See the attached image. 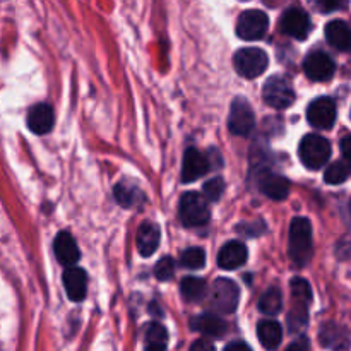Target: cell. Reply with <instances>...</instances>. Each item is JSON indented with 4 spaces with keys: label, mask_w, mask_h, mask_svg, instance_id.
<instances>
[{
    "label": "cell",
    "mask_w": 351,
    "mask_h": 351,
    "mask_svg": "<svg viewBox=\"0 0 351 351\" xmlns=\"http://www.w3.org/2000/svg\"><path fill=\"white\" fill-rule=\"evenodd\" d=\"M290 257L297 266H304L312 256V223L307 218H293L290 225Z\"/></svg>",
    "instance_id": "cell-1"
},
{
    "label": "cell",
    "mask_w": 351,
    "mask_h": 351,
    "mask_svg": "<svg viewBox=\"0 0 351 351\" xmlns=\"http://www.w3.org/2000/svg\"><path fill=\"white\" fill-rule=\"evenodd\" d=\"M240 300V290L232 280L226 278H219L213 283L211 290H209V307L216 312V314L228 315L233 314L239 307Z\"/></svg>",
    "instance_id": "cell-2"
},
{
    "label": "cell",
    "mask_w": 351,
    "mask_h": 351,
    "mask_svg": "<svg viewBox=\"0 0 351 351\" xmlns=\"http://www.w3.org/2000/svg\"><path fill=\"white\" fill-rule=\"evenodd\" d=\"M300 160L308 170H319L331 158V144L326 137L308 134L300 143Z\"/></svg>",
    "instance_id": "cell-3"
},
{
    "label": "cell",
    "mask_w": 351,
    "mask_h": 351,
    "mask_svg": "<svg viewBox=\"0 0 351 351\" xmlns=\"http://www.w3.org/2000/svg\"><path fill=\"white\" fill-rule=\"evenodd\" d=\"M180 219L185 226H191V228H199V226H204L209 221V204L208 199L204 195L197 194V192H187V194L182 195L180 208Z\"/></svg>",
    "instance_id": "cell-4"
},
{
    "label": "cell",
    "mask_w": 351,
    "mask_h": 351,
    "mask_svg": "<svg viewBox=\"0 0 351 351\" xmlns=\"http://www.w3.org/2000/svg\"><path fill=\"white\" fill-rule=\"evenodd\" d=\"M264 101L276 110H285L293 105L295 89L293 84L285 75H273L266 81L263 89Z\"/></svg>",
    "instance_id": "cell-5"
},
{
    "label": "cell",
    "mask_w": 351,
    "mask_h": 351,
    "mask_svg": "<svg viewBox=\"0 0 351 351\" xmlns=\"http://www.w3.org/2000/svg\"><path fill=\"white\" fill-rule=\"evenodd\" d=\"M237 72L247 79H256L267 69L269 58L267 53L261 48H242L235 53L233 58Z\"/></svg>",
    "instance_id": "cell-6"
},
{
    "label": "cell",
    "mask_w": 351,
    "mask_h": 351,
    "mask_svg": "<svg viewBox=\"0 0 351 351\" xmlns=\"http://www.w3.org/2000/svg\"><path fill=\"white\" fill-rule=\"evenodd\" d=\"M267 27H269V19L263 10L257 9L245 10L237 21V34L247 41L261 40L267 33Z\"/></svg>",
    "instance_id": "cell-7"
},
{
    "label": "cell",
    "mask_w": 351,
    "mask_h": 351,
    "mask_svg": "<svg viewBox=\"0 0 351 351\" xmlns=\"http://www.w3.org/2000/svg\"><path fill=\"white\" fill-rule=\"evenodd\" d=\"M228 127L235 136L240 137H247L256 127V117H254L252 106L245 98L233 99L228 117Z\"/></svg>",
    "instance_id": "cell-8"
},
{
    "label": "cell",
    "mask_w": 351,
    "mask_h": 351,
    "mask_svg": "<svg viewBox=\"0 0 351 351\" xmlns=\"http://www.w3.org/2000/svg\"><path fill=\"white\" fill-rule=\"evenodd\" d=\"M307 120L315 129H331L336 120V103L335 99L322 96L312 101L307 110Z\"/></svg>",
    "instance_id": "cell-9"
},
{
    "label": "cell",
    "mask_w": 351,
    "mask_h": 351,
    "mask_svg": "<svg viewBox=\"0 0 351 351\" xmlns=\"http://www.w3.org/2000/svg\"><path fill=\"white\" fill-rule=\"evenodd\" d=\"M280 27L285 34L295 38V40H305L312 29L311 17L305 10L293 7V9H288L281 16Z\"/></svg>",
    "instance_id": "cell-10"
},
{
    "label": "cell",
    "mask_w": 351,
    "mask_h": 351,
    "mask_svg": "<svg viewBox=\"0 0 351 351\" xmlns=\"http://www.w3.org/2000/svg\"><path fill=\"white\" fill-rule=\"evenodd\" d=\"M304 71L308 79L317 82L329 81L335 75V60L324 51H311L304 60Z\"/></svg>",
    "instance_id": "cell-11"
},
{
    "label": "cell",
    "mask_w": 351,
    "mask_h": 351,
    "mask_svg": "<svg viewBox=\"0 0 351 351\" xmlns=\"http://www.w3.org/2000/svg\"><path fill=\"white\" fill-rule=\"evenodd\" d=\"M209 170V158L204 156L202 153H199L194 147H189L184 154V165H182V182L189 184V182H194L197 178H201L202 175L208 173Z\"/></svg>",
    "instance_id": "cell-12"
},
{
    "label": "cell",
    "mask_w": 351,
    "mask_h": 351,
    "mask_svg": "<svg viewBox=\"0 0 351 351\" xmlns=\"http://www.w3.org/2000/svg\"><path fill=\"white\" fill-rule=\"evenodd\" d=\"M65 293L74 302H81L88 293V274L81 267H67L64 273Z\"/></svg>",
    "instance_id": "cell-13"
},
{
    "label": "cell",
    "mask_w": 351,
    "mask_h": 351,
    "mask_svg": "<svg viewBox=\"0 0 351 351\" xmlns=\"http://www.w3.org/2000/svg\"><path fill=\"white\" fill-rule=\"evenodd\" d=\"M53 110L47 103L34 105L27 113V127H29L31 132L38 134V136L50 132L51 127H53Z\"/></svg>",
    "instance_id": "cell-14"
},
{
    "label": "cell",
    "mask_w": 351,
    "mask_h": 351,
    "mask_svg": "<svg viewBox=\"0 0 351 351\" xmlns=\"http://www.w3.org/2000/svg\"><path fill=\"white\" fill-rule=\"evenodd\" d=\"M247 256H249V252L242 242H226L218 254V264L221 269L232 271L243 266Z\"/></svg>",
    "instance_id": "cell-15"
},
{
    "label": "cell",
    "mask_w": 351,
    "mask_h": 351,
    "mask_svg": "<svg viewBox=\"0 0 351 351\" xmlns=\"http://www.w3.org/2000/svg\"><path fill=\"white\" fill-rule=\"evenodd\" d=\"M160 239L161 233L158 225L154 223H144V225L139 226L137 230V237H136V243H137V250L143 257H149L153 256L154 252L158 250V245H160Z\"/></svg>",
    "instance_id": "cell-16"
},
{
    "label": "cell",
    "mask_w": 351,
    "mask_h": 351,
    "mask_svg": "<svg viewBox=\"0 0 351 351\" xmlns=\"http://www.w3.org/2000/svg\"><path fill=\"white\" fill-rule=\"evenodd\" d=\"M53 249H55V256H57V259L60 261L64 266H69V267H71L72 264L77 263L79 256H81L74 237H72L69 232L58 233L57 239H55L53 242Z\"/></svg>",
    "instance_id": "cell-17"
},
{
    "label": "cell",
    "mask_w": 351,
    "mask_h": 351,
    "mask_svg": "<svg viewBox=\"0 0 351 351\" xmlns=\"http://www.w3.org/2000/svg\"><path fill=\"white\" fill-rule=\"evenodd\" d=\"M259 187L264 195L274 199V201H283L290 194V182L278 173H263Z\"/></svg>",
    "instance_id": "cell-18"
},
{
    "label": "cell",
    "mask_w": 351,
    "mask_h": 351,
    "mask_svg": "<svg viewBox=\"0 0 351 351\" xmlns=\"http://www.w3.org/2000/svg\"><path fill=\"white\" fill-rule=\"evenodd\" d=\"M326 40L339 51H351V27L343 21H331L326 26Z\"/></svg>",
    "instance_id": "cell-19"
},
{
    "label": "cell",
    "mask_w": 351,
    "mask_h": 351,
    "mask_svg": "<svg viewBox=\"0 0 351 351\" xmlns=\"http://www.w3.org/2000/svg\"><path fill=\"white\" fill-rule=\"evenodd\" d=\"M191 328L211 338H219L226 332V322L216 314H201L192 319Z\"/></svg>",
    "instance_id": "cell-20"
},
{
    "label": "cell",
    "mask_w": 351,
    "mask_h": 351,
    "mask_svg": "<svg viewBox=\"0 0 351 351\" xmlns=\"http://www.w3.org/2000/svg\"><path fill=\"white\" fill-rule=\"evenodd\" d=\"M257 335L266 350H276L283 339V329L276 321H263L257 326Z\"/></svg>",
    "instance_id": "cell-21"
},
{
    "label": "cell",
    "mask_w": 351,
    "mask_h": 351,
    "mask_svg": "<svg viewBox=\"0 0 351 351\" xmlns=\"http://www.w3.org/2000/svg\"><path fill=\"white\" fill-rule=\"evenodd\" d=\"M321 341L326 348L332 350H341L348 346V338H346L345 331L335 324L324 326V329L321 331Z\"/></svg>",
    "instance_id": "cell-22"
},
{
    "label": "cell",
    "mask_w": 351,
    "mask_h": 351,
    "mask_svg": "<svg viewBox=\"0 0 351 351\" xmlns=\"http://www.w3.org/2000/svg\"><path fill=\"white\" fill-rule=\"evenodd\" d=\"M180 291L187 302H199L206 295V281L201 278H185L182 280Z\"/></svg>",
    "instance_id": "cell-23"
},
{
    "label": "cell",
    "mask_w": 351,
    "mask_h": 351,
    "mask_svg": "<svg viewBox=\"0 0 351 351\" xmlns=\"http://www.w3.org/2000/svg\"><path fill=\"white\" fill-rule=\"evenodd\" d=\"M283 307V297H281V291L278 288H269L266 293L261 297L259 308L263 314L266 315H276L278 312Z\"/></svg>",
    "instance_id": "cell-24"
},
{
    "label": "cell",
    "mask_w": 351,
    "mask_h": 351,
    "mask_svg": "<svg viewBox=\"0 0 351 351\" xmlns=\"http://www.w3.org/2000/svg\"><path fill=\"white\" fill-rule=\"evenodd\" d=\"M351 175V165L346 161H335L332 165H329V168L324 173V180L331 185H339L343 182L348 180Z\"/></svg>",
    "instance_id": "cell-25"
},
{
    "label": "cell",
    "mask_w": 351,
    "mask_h": 351,
    "mask_svg": "<svg viewBox=\"0 0 351 351\" xmlns=\"http://www.w3.org/2000/svg\"><path fill=\"white\" fill-rule=\"evenodd\" d=\"M180 264L187 269H201L206 264V254L204 250L199 249V247H192V249H187L180 257Z\"/></svg>",
    "instance_id": "cell-26"
},
{
    "label": "cell",
    "mask_w": 351,
    "mask_h": 351,
    "mask_svg": "<svg viewBox=\"0 0 351 351\" xmlns=\"http://www.w3.org/2000/svg\"><path fill=\"white\" fill-rule=\"evenodd\" d=\"M290 287H291V293H293L295 300H297L298 304H304V305L311 304L312 288L307 280H304V278H293Z\"/></svg>",
    "instance_id": "cell-27"
},
{
    "label": "cell",
    "mask_w": 351,
    "mask_h": 351,
    "mask_svg": "<svg viewBox=\"0 0 351 351\" xmlns=\"http://www.w3.org/2000/svg\"><path fill=\"white\" fill-rule=\"evenodd\" d=\"M137 195H139V189L132 187L129 184H123L122 182V184H119L115 187V197L119 201V204L123 206V208H130V206L136 204Z\"/></svg>",
    "instance_id": "cell-28"
},
{
    "label": "cell",
    "mask_w": 351,
    "mask_h": 351,
    "mask_svg": "<svg viewBox=\"0 0 351 351\" xmlns=\"http://www.w3.org/2000/svg\"><path fill=\"white\" fill-rule=\"evenodd\" d=\"M168 341V332L158 322L147 326L146 329V345H156V346H167Z\"/></svg>",
    "instance_id": "cell-29"
},
{
    "label": "cell",
    "mask_w": 351,
    "mask_h": 351,
    "mask_svg": "<svg viewBox=\"0 0 351 351\" xmlns=\"http://www.w3.org/2000/svg\"><path fill=\"white\" fill-rule=\"evenodd\" d=\"M305 324H307V305L300 304L288 315V326H290L291 332H297L302 331L305 328Z\"/></svg>",
    "instance_id": "cell-30"
},
{
    "label": "cell",
    "mask_w": 351,
    "mask_h": 351,
    "mask_svg": "<svg viewBox=\"0 0 351 351\" xmlns=\"http://www.w3.org/2000/svg\"><path fill=\"white\" fill-rule=\"evenodd\" d=\"M202 191H204V195L208 201H211V202L219 201V197L223 195V191H225V180H223L221 177L211 178V180L206 182Z\"/></svg>",
    "instance_id": "cell-31"
},
{
    "label": "cell",
    "mask_w": 351,
    "mask_h": 351,
    "mask_svg": "<svg viewBox=\"0 0 351 351\" xmlns=\"http://www.w3.org/2000/svg\"><path fill=\"white\" fill-rule=\"evenodd\" d=\"M173 273H175V263L171 257H163V259L156 264V267H154V274H156V278L160 281L171 280V278H173Z\"/></svg>",
    "instance_id": "cell-32"
},
{
    "label": "cell",
    "mask_w": 351,
    "mask_h": 351,
    "mask_svg": "<svg viewBox=\"0 0 351 351\" xmlns=\"http://www.w3.org/2000/svg\"><path fill=\"white\" fill-rule=\"evenodd\" d=\"M239 233L247 237H257L263 233L264 230V223L263 221H254V223H243V225L237 226Z\"/></svg>",
    "instance_id": "cell-33"
},
{
    "label": "cell",
    "mask_w": 351,
    "mask_h": 351,
    "mask_svg": "<svg viewBox=\"0 0 351 351\" xmlns=\"http://www.w3.org/2000/svg\"><path fill=\"white\" fill-rule=\"evenodd\" d=\"M348 2L350 0H317L322 12H332V10L343 9V7L348 5Z\"/></svg>",
    "instance_id": "cell-34"
},
{
    "label": "cell",
    "mask_w": 351,
    "mask_h": 351,
    "mask_svg": "<svg viewBox=\"0 0 351 351\" xmlns=\"http://www.w3.org/2000/svg\"><path fill=\"white\" fill-rule=\"evenodd\" d=\"M191 351H216L215 345H213L211 341H206V339H199V341H195L194 345H192Z\"/></svg>",
    "instance_id": "cell-35"
},
{
    "label": "cell",
    "mask_w": 351,
    "mask_h": 351,
    "mask_svg": "<svg viewBox=\"0 0 351 351\" xmlns=\"http://www.w3.org/2000/svg\"><path fill=\"white\" fill-rule=\"evenodd\" d=\"M285 351H308V341L307 338H300L297 339V341L291 343L290 346H288Z\"/></svg>",
    "instance_id": "cell-36"
},
{
    "label": "cell",
    "mask_w": 351,
    "mask_h": 351,
    "mask_svg": "<svg viewBox=\"0 0 351 351\" xmlns=\"http://www.w3.org/2000/svg\"><path fill=\"white\" fill-rule=\"evenodd\" d=\"M338 256L341 261H346L351 257V242L350 243H339Z\"/></svg>",
    "instance_id": "cell-37"
},
{
    "label": "cell",
    "mask_w": 351,
    "mask_h": 351,
    "mask_svg": "<svg viewBox=\"0 0 351 351\" xmlns=\"http://www.w3.org/2000/svg\"><path fill=\"white\" fill-rule=\"evenodd\" d=\"M341 153L346 160L351 161V136L345 137V139L341 141Z\"/></svg>",
    "instance_id": "cell-38"
},
{
    "label": "cell",
    "mask_w": 351,
    "mask_h": 351,
    "mask_svg": "<svg viewBox=\"0 0 351 351\" xmlns=\"http://www.w3.org/2000/svg\"><path fill=\"white\" fill-rule=\"evenodd\" d=\"M225 351H252L249 348V346L245 345V343L242 341H237V343H232V345H228L225 348Z\"/></svg>",
    "instance_id": "cell-39"
},
{
    "label": "cell",
    "mask_w": 351,
    "mask_h": 351,
    "mask_svg": "<svg viewBox=\"0 0 351 351\" xmlns=\"http://www.w3.org/2000/svg\"><path fill=\"white\" fill-rule=\"evenodd\" d=\"M144 351H167V346H156V345H146Z\"/></svg>",
    "instance_id": "cell-40"
},
{
    "label": "cell",
    "mask_w": 351,
    "mask_h": 351,
    "mask_svg": "<svg viewBox=\"0 0 351 351\" xmlns=\"http://www.w3.org/2000/svg\"><path fill=\"white\" fill-rule=\"evenodd\" d=\"M350 213H351V201H350Z\"/></svg>",
    "instance_id": "cell-41"
}]
</instances>
